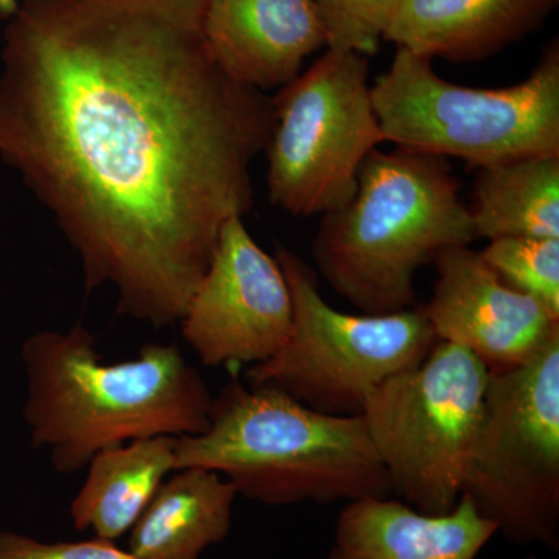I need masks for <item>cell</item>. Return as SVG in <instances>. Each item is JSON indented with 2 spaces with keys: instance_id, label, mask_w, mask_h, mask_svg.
<instances>
[{
  "instance_id": "cell-1",
  "label": "cell",
  "mask_w": 559,
  "mask_h": 559,
  "mask_svg": "<svg viewBox=\"0 0 559 559\" xmlns=\"http://www.w3.org/2000/svg\"><path fill=\"white\" fill-rule=\"evenodd\" d=\"M207 0H20L3 32L0 157L53 213L87 290L179 323L224 224L253 205L274 103L227 75Z\"/></svg>"
},
{
  "instance_id": "cell-2",
  "label": "cell",
  "mask_w": 559,
  "mask_h": 559,
  "mask_svg": "<svg viewBox=\"0 0 559 559\" xmlns=\"http://www.w3.org/2000/svg\"><path fill=\"white\" fill-rule=\"evenodd\" d=\"M25 425L60 474L86 468L97 452L150 437L209 428L213 395L176 345L148 344L134 359L103 362L83 323L24 341Z\"/></svg>"
},
{
  "instance_id": "cell-3",
  "label": "cell",
  "mask_w": 559,
  "mask_h": 559,
  "mask_svg": "<svg viewBox=\"0 0 559 559\" xmlns=\"http://www.w3.org/2000/svg\"><path fill=\"white\" fill-rule=\"evenodd\" d=\"M175 465L215 471L238 496L270 507L393 496L362 415L322 414L238 380L213 396L204 432L178 437Z\"/></svg>"
},
{
  "instance_id": "cell-4",
  "label": "cell",
  "mask_w": 559,
  "mask_h": 559,
  "mask_svg": "<svg viewBox=\"0 0 559 559\" xmlns=\"http://www.w3.org/2000/svg\"><path fill=\"white\" fill-rule=\"evenodd\" d=\"M476 240L469 207L444 157L374 150L355 197L323 213L312 257L319 274L364 314L409 310L415 275L441 250Z\"/></svg>"
},
{
  "instance_id": "cell-5",
  "label": "cell",
  "mask_w": 559,
  "mask_h": 559,
  "mask_svg": "<svg viewBox=\"0 0 559 559\" xmlns=\"http://www.w3.org/2000/svg\"><path fill=\"white\" fill-rule=\"evenodd\" d=\"M384 142L481 168L559 156V46L551 40L527 80L499 90L460 86L432 60L396 49L371 86Z\"/></svg>"
},
{
  "instance_id": "cell-6",
  "label": "cell",
  "mask_w": 559,
  "mask_h": 559,
  "mask_svg": "<svg viewBox=\"0 0 559 559\" xmlns=\"http://www.w3.org/2000/svg\"><path fill=\"white\" fill-rule=\"evenodd\" d=\"M293 299V331L277 355L248 370V384L282 390L322 414H362L371 392L417 366L439 342L421 310L347 314L331 307L310 264L275 252Z\"/></svg>"
},
{
  "instance_id": "cell-7",
  "label": "cell",
  "mask_w": 559,
  "mask_h": 559,
  "mask_svg": "<svg viewBox=\"0 0 559 559\" xmlns=\"http://www.w3.org/2000/svg\"><path fill=\"white\" fill-rule=\"evenodd\" d=\"M462 496L520 546L559 547V336L518 369L489 373Z\"/></svg>"
},
{
  "instance_id": "cell-8",
  "label": "cell",
  "mask_w": 559,
  "mask_h": 559,
  "mask_svg": "<svg viewBox=\"0 0 559 559\" xmlns=\"http://www.w3.org/2000/svg\"><path fill=\"white\" fill-rule=\"evenodd\" d=\"M488 382L468 349L439 341L370 393L360 415L393 498L429 514L457 506Z\"/></svg>"
},
{
  "instance_id": "cell-9",
  "label": "cell",
  "mask_w": 559,
  "mask_h": 559,
  "mask_svg": "<svg viewBox=\"0 0 559 559\" xmlns=\"http://www.w3.org/2000/svg\"><path fill=\"white\" fill-rule=\"evenodd\" d=\"M369 58L330 50L280 87L266 146L267 193L294 216L347 204L367 157L384 143L369 83Z\"/></svg>"
},
{
  "instance_id": "cell-10",
  "label": "cell",
  "mask_w": 559,
  "mask_h": 559,
  "mask_svg": "<svg viewBox=\"0 0 559 559\" xmlns=\"http://www.w3.org/2000/svg\"><path fill=\"white\" fill-rule=\"evenodd\" d=\"M183 341L205 367L264 362L293 331V299L275 257L250 237L240 216L218 245L179 320Z\"/></svg>"
},
{
  "instance_id": "cell-11",
  "label": "cell",
  "mask_w": 559,
  "mask_h": 559,
  "mask_svg": "<svg viewBox=\"0 0 559 559\" xmlns=\"http://www.w3.org/2000/svg\"><path fill=\"white\" fill-rule=\"evenodd\" d=\"M432 297L419 308L441 342L468 349L489 373L518 369L559 336V314L510 288L469 246L433 260Z\"/></svg>"
},
{
  "instance_id": "cell-12",
  "label": "cell",
  "mask_w": 559,
  "mask_h": 559,
  "mask_svg": "<svg viewBox=\"0 0 559 559\" xmlns=\"http://www.w3.org/2000/svg\"><path fill=\"white\" fill-rule=\"evenodd\" d=\"M204 35L219 68L261 92L288 84L326 46L314 0H207Z\"/></svg>"
},
{
  "instance_id": "cell-13",
  "label": "cell",
  "mask_w": 559,
  "mask_h": 559,
  "mask_svg": "<svg viewBox=\"0 0 559 559\" xmlns=\"http://www.w3.org/2000/svg\"><path fill=\"white\" fill-rule=\"evenodd\" d=\"M496 527L466 496L443 514L423 513L403 500L366 498L345 503L329 559H477Z\"/></svg>"
},
{
  "instance_id": "cell-14",
  "label": "cell",
  "mask_w": 559,
  "mask_h": 559,
  "mask_svg": "<svg viewBox=\"0 0 559 559\" xmlns=\"http://www.w3.org/2000/svg\"><path fill=\"white\" fill-rule=\"evenodd\" d=\"M558 0H401L384 40L418 57L481 61L538 31Z\"/></svg>"
},
{
  "instance_id": "cell-15",
  "label": "cell",
  "mask_w": 559,
  "mask_h": 559,
  "mask_svg": "<svg viewBox=\"0 0 559 559\" xmlns=\"http://www.w3.org/2000/svg\"><path fill=\"white\" fill-rule=\"evenodd\" d=\"M237 489L205 468L173 471L130 530L139 559H201L229 536Z\"/></svg>"
},
{
  "instance_id": "cell-16",
  "label": "cell",
  "mask_w": 559,
  "mask_h": 559,
  "mask_svg": "<svg viewBox=\"0 0 559 559\" xmlns=\"http://www.w3.org/2000/svg\"><path fill=\"white\" fill-rule=\"evenodd\" d=\"M176 440L178 437H150L97 452L70 503L73 527L109 540L130 532L176 469Z\"/></svg>"
},
{
  "instance_id": "cell-17",
  "label": "cell",
  "mask_w": 559,
  "mask_h": 559,
  "mask_svg": "<svg viewBox=\"0 0 559 559\" xmlns=\"http://www.w3.org/2000/svg\"><path fill=\"white\" fill-rule=\"evenodd\" d=\"M469 213L476 238L559 240V156L477 168Z\"/></svg>"
},
{
  "instance_id": "cell-18",
  "label": "cell",
  "mask_w": 559,
  "mask_h": 559,
  "mask_svg": "<svg viewBox=\"0 0 559 559\" xmlns=\"http://www.w3.org/2000/svg\"><path fill=\"white\" fill-rule=\"evenodd\" d=\"M480 255L506 285L559 314V240L498 238Z\"/></svg>"
},
{
  "instance_id": "cell-19",
  "label": "cell",
  "mask_w": 559,
  "mask_h": 559,
  "mask_svg": "<svg viewBox=\"0 0 559 559\" xmlns=\"http://www.w3.org/2000/svg\"><path fill=\"white\" fill-rule=\"evenodd\" d=\"M330 50L369 58L380 49L401 0H314Z\"/></svg>"
},
{
  "instance_id": "cell-20",
  "label": "cell",
  "mask_w": 559,
  "mask_h": 559,
  "mask_svg": "<svg viewBox=\"0 0 559 559\" xmlns=\"http://www.w3.org/2000/svg\"><path fill=\"white\" fill-rule=\"evenodd\" d=\"M0 559H139L116 540L97 538L76 543H44L14 532H0Z\"/></svg>"
},
{
  "instance_id": "cell-21",
  "label": "cell",
  "mask_w": 559,
  "mask_h": 559,
  "mask_svg": "<svg viewBox=\"0 0 559 559\" xmlns=\"http://www.w3.org/2000/svg\"><path fill=\"white\" fill-rule=\"evenodd\" d=\"M17 5H20V0H0V16H13L14 11L17 10Z\"/></svg>"
},
{
  "instance_id": "cell-22",
  "label": "cell",
  "mask_w": 559,
  "mask_h": 559,
  "mask_svg": "<svg viewBox=\"0 0 559 559\" xmlns=\"http://www.w3.org/2000/svg\"><path fill=\"white\" fill-rule=\"evenodd\" d=\"M525 559H536L535 557H528V558H525Z\"/></svg>"
}]
</instances>
